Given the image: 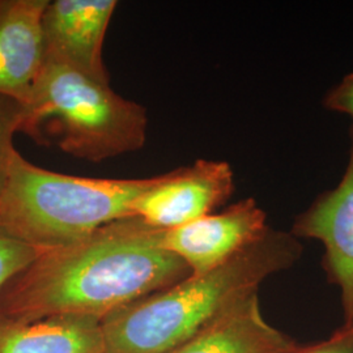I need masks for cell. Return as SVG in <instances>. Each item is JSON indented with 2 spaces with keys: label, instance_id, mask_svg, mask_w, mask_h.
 <instances>
[{
  "label": "cell",
  "instance_id": "obj_1",
  "mask_svg": "<svg viewBox=\"0 0 353 353\" xmlns=\"http://www.w3.org/2000/svg\"><path fill=\"white\" fill-rule=\"evenodd\" d=\"M164 233L134 216L74 243L42 250L0 290V319L68 316L102 322L130 303L170 288L191 271L165 249Z\"/></svg>",
  "mask_w": 353,
  "mask_h": 353
},
{
  "label": "cell",
  "instance_id": "obj_2",
  "mask_svg": "<svg viewBox=\"0 0 353 353\" xmlns=\"http://www.w3.org/2000/svg\"><path fill=\"white\" fill-rule=\"evenodd\" d=\"M301 254L297 237L270 228L227 263L190 275L106 316L101 322L105 353L173 351L233 303L258 292L265 279L290 268Z\"/></svg>",
  "mask_w": 353,
  "mask_h": 353
},
{
  "label": "cell",
  "instance_id": "obj_3",
  "mask_svg": "<svg viewBox=\"0 0 353 353\" xmlns=\"http://www.w3.org/2000/svg\"><path fill=\"white\" fill-rule=\"evenodd\" d=\"M147 112L102 81L46 58L21 105L20 132L38 144L54 141L62 151L102 163L139 151L147 139Z\"/></svg>",
  "mask_w": 353,
  "mask_h": 353
},
{
  "label": "cell",
  "instance_id": "obj_4",
  "mask_svg": "<svg viewBox=\"0 0 353 353\" xmlns=\"http://www.w3.org/2000/svg\"><path fill=\"white\" fill-rule=\"evenodd\" d=\"M157 179L67 176L33 165L16 151L0 196V224L39 250L70 245L134 217V204Z\"/></svg>",
  "mask_w": 353,
  "mask_h": 353
},
{
  "label": "cell",
  "instance_id": "obj_5",
  "mask_svg": "<svg viewBox=\"0 0 353 353\" xmlns=\"http://www.w3.org/2000/svg\"><path fill=\"white\" fill-rule=\"evenodd\" d=\"M234 191V176L225 161L198 160L190 166L159 174L144 191L132 214L161 230L183 227L227 202Z\"/></svg>",
  "mask_w": 353,
  "mask_h": 353
},
{
  "label": "cell",
  "instance_id": "obj_6",
  "mask_svg": "<svg viewBox=\"0 0 353 353\" xmlns=\"http://www.w3.org/2000/svg\"><path fill=\"white\" fill-rule=\"evenodd\" d=\"M270 229L267 214L252 198L207 214L183 227L165 230L168 252L182 259L191 275H203L262 239Z\"/></svg>",
  "mask_w": 353,
  "mask_h": 353
},
{
  "label": "cell",
  "instance_id": "obj_7",
  "mask_svg": "<svg viewBox=\"0 0 353 353\" xmlns=\"http://www.w3.org/2000/svg\"><path fill=\"white\" fill-rule=\"evenodd\" d=\"M350 135V159L339 185L299 214L290 232L299 240L323 243L328 279L341 290L345 330L353 328V123Z\"/></svg>",
  "mask_w": 353,
  "mask_h": 353
},
{
  "label": "cell",
  "instance_id": "obj_8",
  "mask_svg": "<svg viewBox=\"0 0 353 353\" xmlns=\"http://www.w3.org/2000/svg\"><path fill=\"white\" fill-rule=\"evenodd\" d=\"M117 6L114 0L49 1L42 16L46 58L110 81L102 48Z\"/></svg>",
  "mask_w": 353,
  "mask_h": 353
},
{
  "label": "cell",
  "instance_id": "obj_9",
  "mask_svg": "<svg viewBox=\"0 0 353 353\" xmlns=\"http://www.w3.org/2000/svg\"><path fill=\"white\" fill-rule=\"evenodd\" d=\"M49 0H0V96L23 105L46 62L42 16Z\"/></svg>",
  "mask_w": 353,
  "mask_h": 353
},
{
  "label": "cell",
  "instance_id": "obj_10",
  "mask_svg": "<svg viewBox=\"0 0 353 353\" xmlns=\"http://www.w3.org/2000/svg\"><path fill=\"white\" fill-rule=\"evenodd\" d=\"M296 345L267 322L254 292L169 353H284Z\"/></svg>",
  "mask_w": 353,
  "mask_h": 353
},
{
  "label": "cell",
  "instance_id": "obj_11",
  "mask_svg": "<svg viewBox=\"0 0 353 353\" xmlns=\"http://www.w3.org/2000/svg\"><path fill=\"white\" fill-rule=\"evenodd\" d=\"M0 353H105L101 321L68 316L32 322L0 319Z\"/></svg>",
  "mask_w": 353,
  "mask_h": 353
},
{
  "label": "cell",
  "instance_id": "obj_12",
  "mask_svg": "<svg viewBox=\"0 0 353 353\" xmlns=\"http://www.w3.org/2000/svg\"><path fill=\"white\" fill-rule=\"evenodd\" d=\"M42 250L11 234L0 224V290L24 271Z\"/></svg>",
  "mask_w": 353,
  "mask_h": 353
},
{
  "label": "cell",
  "instance_id": "obj_13",
  "mask_svg": "<svg viewBox=\"0 0 353 353\" xmlns=\"http://www.w3.org/2000/svg\"><path fill=\"white\" fill-rule=\"evenodd\" d=\"M21 126V105L0 96V196L6 188L10 165L16 148L13 139Z\"/></svg>",
  "mask_w": 353,
  "mask_h": 353
},
{
  "label": "cell",
  "instance_id": "obj_14",
  "mask_svg": "<svg viewBox=\"0 0 353 353\" xmlns=\"http://www.w3.org/2000/svg\"><path fill=\"white\" fill-rule=\"evenodd\" d=\"M284 353H353V328H341L327 341L312 345H296Z\"/></svg>",
  "mask_w": 353,
  "mask_h": 353
},
{
  "label": "cell",
  "instance_id": "obj_15",
  "mask_svg": "<svg viewBox=\"0 0 353 353\" xmlns=\"http://www.w3.org/2000/svg\"><path fill=\"white\" fill-rule=\"evenodd\" d=\"M323 105L331 112L347 114L353 119V72L328 92Z\"/></svg>",
  "mask_w": 353,
  "mask_h": 353
}]
</instances>
